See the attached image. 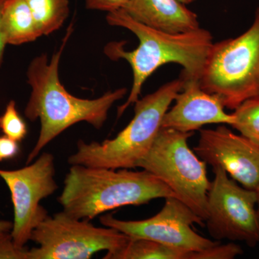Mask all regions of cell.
<instances>
[{
	"instance_id": "6da1fadb",
	"label": "cell",
	"mask_w": 259,
	"mask_h": 259,
	"mask_svg": "<svg viewBox=\"0 0 259 259\" xmlns=\"http://www.w3.org/2000/svg\"><path fill=\"white\" fill-rule=\"evenodd\" d=\"M73 30L71 24L61 47L50 60L47 54L36 56L27 70L31 93L25 107V115L30 121L39 119L40 131L36 144L27 158L26 164H30L51 141L78 122H86L96 129L101 128L112 105L127 93V89L120 88L107 92L98 98L88 100L75 97L66 91L59 79V63Z\"/></svg>"
},
{
	"instance_id": "44dd1931",
	"label": "cell",
	"mask_w": 259,
	"mask_h": 259,
	"mask_svg": "<svg viewBox=\"0 0 259 259\" xmlns=\"http://www.w3.org/2000/svg\"><path fill=\"white\" fill-rule=\"evenodd\" d=\"M19 150L18 141L5 135L0 136V162L15 158L18 155Z\"/></svg>"
},
{
	"instance_id": "9c48e42d",
	"label": "cell",
	"mask_w": 259,
	"mask_h": 259,
	"mask_svg": "<svg viewBox=\"0 0 259 259\" xmlns=\"http://www.w3.org/2000/svg\"><path fill=\"white\" fill-rule=\"evenodd\" d=\"M54 176V158L50 153H42L33 163L20 169H0V177L11 194L14 221L10 234L18 248L25 247L32 231L47 217L40 203L57 190Z\"/></svg>"
},
{
	"instance_id": "5bb4252c",
	"label": "cell",
	"mask_w": 259,
	"mask_h": 259,
	"mask_svg": "<svg viewBox=\"0 0 259 259\" xmlns=\"http://www.w3.org/2000/svg\"><path fill=\"white\" fill-rule=\"evenodd\" d=\"M242 253L241 247L235 243H220L207 249L196 250L131 238L122 249L108 259H233Z\"/></svg>"
},
{
	"instance_id": "ffe728a7",
	"label": "cell",
	"mask_w": 259,
	"mask_h": 259,
	"mask_svg": "<svg viewBox=\"0 0 259 259\" xmlns=\"http://www.w3.org/2000/svg\"><path fill=\"white\" fill-rule=\"evenodd\" d=\"M128 0H85L87 9L108 13L122 9Z\"/></svg>"
},
{
	"instance_id": "e0dca14e",
	"label": "cell",
	"mask_w": 259,
	"mask_h": 259,
	"mask_svg": "<svg viewBox=\"0 0 259 259\" xmlns=\"http://www.w3.org/2000/svg\"><path fill=\"white\" fill-rule=\"evenodd\" d=\"M232 127L259 146V96L242 102L233 113Z\"/></svg>"
},
{
	"instance_id": "ba28073f",
	"label": "cell",
	"mask_w": 259,
	"mask_h": 259,
	"mask_svg": "<svg viewBox=\"0 0 259 259\" xmlns=\"http://www.w3.org/2000/svg\"><path fill=\"white\" fill-rule=\"evenodd\" d=\"M212 169L214 179L208 192L205 221L209 235L215 241H241L255 246L259 243L256 191L238 185L222 167Z\"/></svg>"
},
{
	"instance_id": "8992f818",
	"label": "cell",
	"mask_w": 259,
	"mask_h": 259,
	"mask_svg": "<svg viewBox=\"0 0 259 259\" xmlns=\"http://www.w3.org/2000/svg\"><path fill=\"white\" fill-rule=\"evenodd\" d=\"M193 135L161 128L151 148L136 167L158 177L171 189L177 199L205 223L211 182L205 162L189 147L187 141Z\"/></svg>"
},
{
	"instance_id": "2e32d148",
	"label": "cell",
	"mask_w": 259,
	"mask_h": 259,
	"mask_svg": "<svg viewBox=\"0 0 259 259\" xmlns=\"http://www.w3.org/2000/svg\"><path fill=\"white\" fill-rule=\"evenodd\" d=\"M42 35L57 31L67 20L69 0H26Z\"/></svg>"
},
{
	"instance_id": "8fae6325",
	"label": "cell",
	"mask_w": 259,
	"mask_h": 259,
	"mask_svg": "<svg viewBox=\"0 0 259 259\" xmlns=\"http://www.w3.org/2000/svg\"><path fill=\"white\" fill-rule=\"evenodd\" d=\"M194 152L206 164L221 166L243 187L255 190L259 185V146L224 125L199 130Z\"/></svg>"
},
{
	"instance_id": "3957f363",
	"label": "cell",
	"mask_w": 259,
	"mask_h": 259,
	"mask_svg": "<svg viewBox=\"0 0 259 259\" xmlns=\"http://www.w3.org/2000/svg\"><path fill=\"white\" fill-rule=\"evenodd\" d=\"M169 197L176 196L166 184L146 170L72 165L58 202L71 217L90 221L118 207L142 205Z\"/></svg>"
},
{
	"instance_id": "cb8c5ba5",
	"label": "cell",
	"mask_w": 259,
	"mask_h": 259,
	"mask_svg": "<svg viewBox=\"0 0 259 259\" xmlns=\"http://www.w3.org/2000/svg\"><path fill=\"white\" fill-rule=\"evenodd\" d=\"M256 193H257V212H258V219H259V185L258 187H257L256 190Z\"/></svg>"
},
{
	"instance_id": "d6986e66",
	"label": "cell",
	"mask_w": 259,
	"mask_h": 259,
	"mask_svg": "<svg viewBox=\"0 0 259 259\" xmlns=\"http://www.w3.org/2000/svg\"><path fill=\"white\" fill-rule=\"evenodd\" d=\"M0 259H29V249L16 246L10 233L3 235L0 236Z\"/></svg>"
},
{
	"instance_id": "4fadbf2b",
	"label": "cell",
	"mask_w": 259,
	"mask_h": 259,
	"mask_svg": "<svg viewBox=\"0 0 259 259\" xmlns=\"http://www.w3.org/2000/svg\"><path fill=\"white\" fill-rule=\"evenodd\" d=\"M122 10L136 21L170 33L200 28L197 15L180 0H128Z\"/></svg>"
},
{
	"instance_id": "52a82bcc",
	"label": "cell",
	"mask_w": 259,
	"mask_h": 259,
	"mask_svg": "<svg viewBox=\"0 0 259 259\" xmlns=\"http://www.w3.org/2000/svg\"><path fill=\"white\" fill-rule=\"evenodd\" d=\"M71 217L64 211L48 215L32 232L30 241L39 245L29 249V259H89L106 250L104 259L124 248L131 238L115 228H99Z\"/></svg>"
},
{
	"instance_id": "7a4b0ae2",
	"label": "cell",
	"mask_w": 259,
	"mask_h": 259,
	"mask_svg": "<svg viewBox=\"0 0 259 259\" xmlns=\"http://www.w3.org/2000/svg\"><path fill=\"white\" fill-rule=\"evenodd\" d=\"M106 20L112 26L132 32L139 40V47L131 51H125L122 42H109L104 49L112 60L127 61L134 75L131 93L125 103L117 108V117L139 100L146 80L163 65H181L182 76L199 79L213 44L208 30L199 28L180 33L161 31L136 21L122 9L107 13Z\"/></svg>"
},
{
	"instance_id": "7c38bea8",
	"label": "cell",
	"mask_w": 259,
	"mask_h": 259,
	"mask_svg": "<svg viewBox=\"0 0 259 259\" xmlns=\"http://www.w3.org/2000/svg\"><path fill=\"white\" fill-rule=\"evenodd\" d=\"M184 79L185 84L175 97V105L163 116L161 128L194 133L209 124L232 125L234 122L233 113L225 112L217 96L202 90L199 79Z\"/></svg>"
},
{
	"instance_id": "30bf717a",
	"label": "cell",
	"mask_w": 259,
	"mask_h": 259,
	"mask_svg": "<svg viewBox=\"0 0 259 259\" xmlns=\"http://www.w3.org/2000/svg\"><path fill=\"white\" fill-rule=\"evenodd\" d=\"M104 226L115 228L131 238L145 239L186 249H207L221 243L200 236L194 224L204 226V221L176 197L165 198V203L156 215L143 221H122L111 214L101 216Z\"/></svg>"
},
{
	"instance_id": "9a60e30c",
	"label": "cell",
	"mask_w": 259,
	"mask_h": 259,
	"mask_svg": "<svg viewBox=\"0 0 259 259\" xmlns=\"http://www.w3.org/2000/svg\"><path fill=\"white\" fill-rule=\"evenodd\" d=\"M1 30L7 45H23L42 36L26 0L5 2L2 11Z\"/></svg>"
},
{
	"instance_id": "5b68a950",
	"label": "cell",
	"mask_w": 259,
	"mask_h": 259,
	"mask_svg": "<svg viewBox=\"0 0 259 259\" xmlns=\"http://www.w3.org/2000/svg\"><path fill=\"white\" fill-rule=\"evenodd\" d=\"M199 82L202 90L217 96L229 110L259 96V8L246 31L234 38L213 42Z\"/></svg>"
},
{
	"instance_id": "603a6c76",
	"label": "cell",
	"mask_w": 259,
	"mask_h": 259,
	"mask_svg": "<svg viewBox=\"0 0 259 259\" xmlns=\"http://www.w3.org/2000/svg\"><path fill=\"white\" fill-rule=\"evenodd\" d=\"M13 228V222L0 220V236L11 233Z\"/></svg>"
},
{
	"instance_id": "277c9868",
	"label": "cell",
	"mask_w": 259,
	"mask_h": 259,
	"mask_svg": "<svg viewBox=\"0 0 259 259\" xmlns=\"http://www.w3.org/2000/svg\"><path fill=\"white\" fill-rule=\"evenodd\" d=\"M185 84L182 76L164 83L135 102L134 118L113 139L86 144L80 140L77 151L68 158L71 165L95 168H136L151 148L161 128L163 116Z\"/></svg>"
},
{
	"instance_id": "7402d4cb",
	"label": "cell",
	"mask_w": 259,
	"mask_h": 259,
	"mask_svg": "<svg viewBox=\"0 0 259 259\" xmlns=\"http://www.w3.org/2000/svg\"><path fill=\"white\" fill-rule=\"evenodd\" d=\"M7 0H0V66H1L2 63H3L5 47H6L7 46L6 42H5L4 37H3L1 30L2 11H3V7H4L5 2Z\"/></svg>"
},
{
	"instance_id": "ac0fdd59",
	"label": "cell",
	"mask_w": 259,
	"mask_h": 259,
	"mask_svg": "<svg viewBox=\"0 0 259 259\" xmlns=\"http://www.w3.org/2000/svg\"><path fill=\"white\" fill-rule=\"evenodd\" d=\"M0 129L5 136L20 142L28 134L26 123L20 115L15 100H10L0 116Z\"/></svg>"
},
{
	"instance_id": "d4e9b609",
	"label": "cell",
	"mask_w": 259,
	"mask_h": 259,
	"mask_svg": "<svg viewBox=\"0 0 259 259\" xmlns=\"http://www.w3.org/2000/svg\"><path fill=\"white\" fill-rule=\"evenodd\" d=\"M181 3H184L185 5L190 4V3H193L195 0H180Z\"/></svg>"
}]
</instances>
